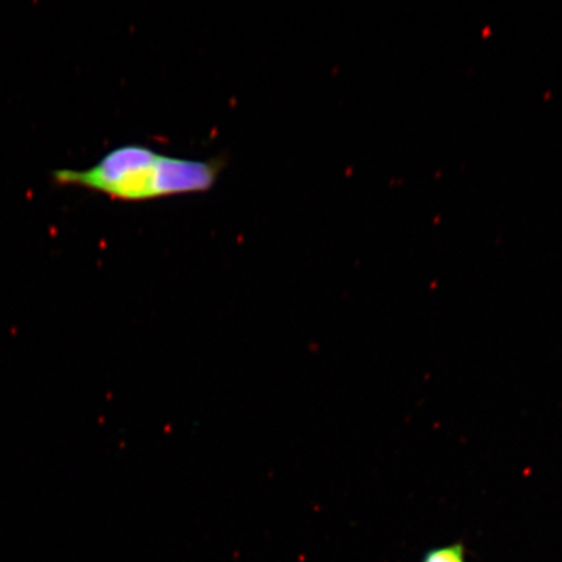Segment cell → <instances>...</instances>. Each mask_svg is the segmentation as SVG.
Instances as JSON below:
<instances>
[{
  "label": "cell",
  "instance_id": "cell-1",
  "mask_svg": "<svg viewBox=\"0 0 562 562\" xmlns=\"http://www.w3.org/2000/svg\"><path fill=\"white\" fill-rule=\"evenodd\" d=\"M220 160H195L166 156L144 145L112 149L86 170L60 168L55 184L77 187L112 200L140 202L166 196L206 192L222 171Z\"/></svg>",
  "mask_w": 562,
  "mask_h": 562
},
{
  "label": "cell",
  "instance_id": "cell-2",
  "mask_svg": "<svg viewBox=\"0 0 562 562\" xmlns=\"http://www.w3.org/2000/svg\"><path fill=\"white\" fill-rule=\"evenodd\" d=\"M422 562H465V550L462 544L435 548L425 554Z\"/></svg>",
  "mask_w": 562,
  "mask_h": 562
}]
</instances>
